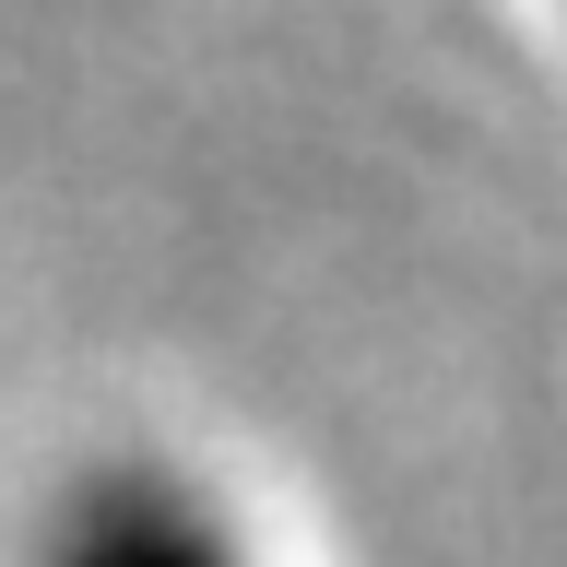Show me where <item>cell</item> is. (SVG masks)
Listing matches in <instances>:
<instances>
[{
	"mask_svg": "<svg viewBox=\"0 0 567 567\" xmlns=\"http://www.w3.org/2000/svg\"><path fill=\"white\" fill-rule=\"evenodd\" d=\"M35 567H260V556L237 544V520L202 485H177L166 461H95L48 508Z\"/></svg>",
	"mask_w": 567,
	"mask_h": 567,
	"instance_id": "1",
	"label": "cell"
}]
</instances>
